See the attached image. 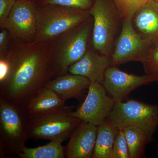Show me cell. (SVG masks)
<instances>
[{"mask_svg": "<svg viewBox=\"0 0 158 158\" xmlns=\"http://www.w3.org/2000/svg\"><path fill=\"white\" fill-rule=\"evenodd\" d=\"M119 130L107 118L98 126L97 135L92 158H110Z\"/></svg>", "mask_w": 158, "mask_h": 158, "instance_id": "16", "label": "cell"}, {"mask_svg": "<svg viewBox=\"0 0 158 158\" xmlns=\"http://www.w3.org/2000/svg\"><path fill=\"white\" fill-rule=\"evenodd\" d=\"M89 11L58 6H37V27L34 42H50L90 16Z\"/></svg>", "mask_w": 158, "mask_h": 158, "instance_id": "6", "label": "cell"}, {"mask_svg": "<svg viewBox=\"0 0 158 158\" xmlns=\"http://www.w3.org/2000/svg\"><path fill=\"white\" fill-rule=\"evenodd\" d=\"M65 102L53 90L44 87L37 92L26 108L29 115H33L64 106Z\"/></svg>", "mask_w": 158, "mask_h": 158, "instance_id": "17", "label": "cell"}, {"mask_svg": "<svg viewBox=\"0 0 158 158\" xmlns=\"http://www.w3.org/2000/svg\"><path fill=\"white\" fill-rule=\"evenodd\" d=\"M16 0H0V26L8 17Z\"/></svg>", "mask_w": 158, "mask_h": 158, "instance_id": "25", "label": "cell"}, {"mask_svg": "<svg viewBox=\"0 0 158 158\" xmlns=\"http://www.w3.org/2000/svg\"><path fill=\"white\" fill-rule=\"evenodd\" d=\"M37 5L27 0H16L0 29L10 32L12 38L27 43L34 42L37 32Z\"/></svg>", "mask_w": 158, "mask_h": 158, "instance_id": "8", "label": "cell"}, {"mask_svg": "<svg viewBox=\"0 0 158 158\" xmlns=\"http://www.w3.org/2000/svg\"><path fill=\"white\" fill-rule=\"evenodd\" d=\"M157 150H158V145H157Z\"/></svg>", "mask_w": 158, "mask_h": 158, "instance_id": "28", "label": "cell"}, {"mask_svg": "<svg viewBox=\"0 0 158 158\" xmlns=\"http://www.w3.org/2000/svg\"><path fill=\"white\" fill-rule=\"evenodd\" d=\"M11 34L8 30L1 29L0 32V58H6L11 43Z\"/></svg>", "mask_w": 158, "mask_h": 158, "instance_id": "24", "label": "cell"}, {"mask_svg": "<svg viewBox=\"0 0 158 158\" xmlns=\"http://www.w3.org/2000/svg\"><path fill=\"white\" fill-rule=\"evenodd\" d=\"M74 106H64L29 115V138L45 139L62 143L81 122V119L69 115Z\"/></svg>", "mask_w": 158, "mask_h": 158, "instance_id": "3", "label": "cell"}, {"mask_svg": "<svg viewBox=\"0 0 158 158\" xmlns=\"http://www.w3.org/2000/svg\"><path fill=\"white\" fill-rule=\"evenodd\" d=\"M93 19L90 15L73 28L52 40L50 44L52 79L68 73L92 45Z\"/></svg>", "mask_w": 158, "mask_h": 158, "instance_id": "2", "label": "cell"}, {"mask_svg": "<svg viewBox=\"0 0 158 158\" xmlns=\"http://www.w3.org/2000/svg\"><path fill=\"white\" fill-rule=\"evenodd\" d=\"M148 0H113L123 20H132L138 10Z\"/></svg>", "mask_w": 158, "mask_h": 158, "instance_id": "21", "label": "cell"}, {"mask_svg": "<svg viewBox=\"0 0 158 158\" xmlns=\"http://www.w3.org/2000/svg\"><path fill=\"white\" fill-rule=\"evenodd\" d=\"M62 143L51 141L50 143L34 148L25 147L19 155L20 158H63L65 157Z\"/></svg>", "mask_w": 158, "mask_h": 158, "instance_id": "19", "label": "cell"}, {"mask_svg": "<svg viewBox=\"0 0 158 158\" xmlns=\"http://www.w3.org/2000/svg\"><path fill=\"white\" fill-rule=\"evenodd\" d=\"M152 39H145L136 32L132 20H123L121 31L116 38L111 66L130 62H142Z\"/></svg>", "mask_w": 158, "mask_h": 158, "instance_id": "9", "label": "cell"}, {"mask_svg": "<svg viewBox=\"0 0 158 158\" xmlns=\"http://www.w3.org/2000/svg\"><path fill=\"white\" fill-rule=\"evenodd\" d=\"M107 118L118 130L129 126L139 128L145 134L148 143L158 128V105L135 100L115 102Z\"/></svg>", "mask_w": 158, "mask_h": 158, "instance_id": "7", "label": "cell"}, {"mask_svg": "<svg viewBox=\"0 0 158 158\" xmlns=\"http://www.w3.org/2000/svg\"><path fill=\"white\" fill-rule=\"evenodd\" d=\"M111 57L100 53L92 45L81 59L71 65L68 73L85 77L90 83L102 84L105 73L111 66Z\"/></svg>", "mask_w": 158, "mask_h": 158, "instance_id": "13", "label": "cell"}, {"mask_svg": "<svg viewBox=\"0 0 158 158\" xmlns=\"http://www.w3.org/2000/svg\"><path fill=\"white\" fill-rule=\"evenodd\" d=\"M154 1H156V2H158V0H154Z\"/></svg>", "mask_w": 158, "mask_h": 158, "instance_id": "29", "label": "cell"}, {"mask_svg": "<svg viewBox=\"0 0 158 158\" xmlns=\"http://www.w3.org/2000/svg\"><path fill=\"white\" fill-rule=\"evenodd\" d=\"M29 114L26 108L0 98V148L2 156H18L26 147Z\"/></svg>", "mask_w": 158, "mask_h": 158, "instance_id": "4", "label": "cell"}, {"mask_svg": "<svg viewBox=\"0 0 158 158\" xmlns=\"http://www.w3.org/2000/svg\"><path fill=\"white\" fill-rule=\"evenodd\" d=\"M102 84L90 83L88 94L81 106L69 114L71 116L98 126L108 118L115 101L107 94Z\"/></svg>", "mask_w": 158, "mask_h": 158, "instance_id": "10", "label": "cell"}, {"mask_svg": "<svg viewBox=\"0 0 158 158\" xmlns=\"http://www.w3.org/2000/svg\"><path fill=\"white\" fill-rule=\"evenodd\" d=\"M146 75L139 76L123 71L111 66L105 73L102 85L115 102H122L131 91L142 85L151 83Z\"/></svg>", "mask_w": 158, "mask_h": 158, "instance_id": "11", "label": "cell"}, {"mask_svg": "<svg viewBox=\"0 0 158 158\" xmlns=\"http://www.w3.org/2000/svg\"><path fill=\"white\" fill-rule=\"evenodd\" d=\"M98 127L82 121L70 135L64 147L65 157L92 158L96 142Z\"/></svg>", "mask_w": 158, "mask_h": 158, "instance_id": "12", "label": "cell"}, {"mask_svg": "<svg viewBox=\"0 0 158 158\" xmlns=\"http://www.w3.org/2000/svg\"><path fill=\"white\" fill-rule=\"evenodd\" d=\"M142 63L152 82H158V37L150 40Z\"/></svg>", "mask_w": 158, "mask_h": 158, "instance_id": "20", "label": "cell"}, {"mask_svg": "<svg viewBox=\"0 0 158 158\" xmlns=\"http://www.w3.org/2000/svg\"><path fill=\"white\" fill-rule=\"evenodd\" d=\"M89 13L93 19V47L112 58L122 19L113 0H95Z\"/></svg>", "mask_w": 158, "mask_h": 158, "instance_id": "5", "label": "cell"}, {"mask_svg": "<svg viewBox=\"0 0 158 158\" xmlns=\"http://www.w3.org/2000/svg\"><path fill=\"white\" fill-rule=\"evenodd\" d=\"M27 1H30V2H33L37 3L38 0H27Z\"/></svg>", "mask_w": 158, "mask_h": 158, "instance_id": "27", "label": "cell"}, {"mask_svg": "<svg viewBox=\"0 0 158 158\" xmlns=\"http://www.w3.org/2000/svg\"><path fill=\"white\" fill-rule=\"evenodd\" d=\"M132 22L136 32L144 39L158 37V2L148 0L137 11Z\"/></svg>", "mask_w": 158, "mask_h": 158, "instance_id": "15", "label": "cell"}, {"mask_svg": "<svg viewBox=\"0 0 158 158\" xmlns=\"http://www.w3.org/2000/svg\"><path fill=\"white\" fill-rule=\"evenodd\" d=\"M110 158H130L127 142L122 130H119L116 135Z\"/></svg>", "mask_w": 158, "mask_h": 158, "instance_id": "23", "label": "cell"}, {"mask_svg": "<svg viewBox=\"0 0 158 158\" xmlns=\"http://www.w3.org/2000/svg\"><path fill=\"white\" fill-rule=\"evenodd\" d=\"M122 130L127 142L130 158H141L144 147L148 143L144 132L139 128L132 126L126 127Z\"/></svg>", "mask_w": 158, "mask_h": 158, "instance_id": "18", "label": "cell"}, {"mask_svg": "<svg viewBox=\"0 0 158 158\" xmlns=\"http://www.w3.org/2000/svg\"><path fill=\"white\" fill-rule=\"evenodd\" d=\"M95 0H38V6H58L89 11Z\"/></svg>", "mask_w": 158, "mask_h": 158, "instance_id": "22", "label": "cell"}, {"mask_svg": "<svg viewBox=\"0 0 158 158\" xmlns=\"http://www.w3.org/2000/svg\"><path fill=\"white\" fill-rule=\"evenodd\" d=\"M90 84L87 78L68 73L51 80L45 87L53 90L65 102L69 99L79 98Z\"/></svg>", "mask_w": 158, "mask_h": 158, "instance_id": "14", "label": "cell"}, {"mask_svg": "<svg viewBox=\"0 0 158 158\" xmlns=\"http://www.w3.org/2000/svg\"><path fill=\"white\" fill-rule=\"evenodd\" d=\"M9 64L6 58H0V85L6 81L9 72Z\"/></svg>", "mask_w": 158, "mask_h": 158, "instance_id": "26", "label": "cell"}, {"mask_svg": "<svg viewBox=\"0 0 158 158\" xmlns=\"http://www.w3.org/2000/svg\"><path fill=\"white\" fill-rule=\"evenodd\" d=\"M6 58L10 69L0 85V98L26 108L52 79L50 42L27 43L12 37Z\"/></svg>", "mask_w": 158, "mask_h": 158, "instance_id": "1", "label": "cell"}]
</instances>
